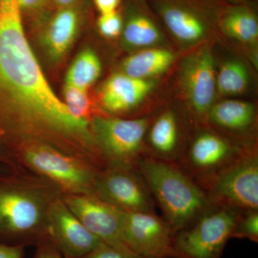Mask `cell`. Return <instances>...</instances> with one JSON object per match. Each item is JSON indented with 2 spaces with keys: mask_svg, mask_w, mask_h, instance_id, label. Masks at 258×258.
<instances>
[{
  "mask_svg": "<svg viewBox=\"0 0 258 258\" xmlns=\"http://www.w3.org/2000/svg\"><path fill=\"white\" fill-rule=\"evenodd\" d=\"M0 144L15 152L46 144L86 163L99 157L89 122L73 116L47 83L17 0H3L0 8Z\"/></svg>",
  "mask_w": 258,
  "mask_h": 258,
  "instance_id": "6da1fadb",
  "label": "cell"
},
{
  "mask_svg": "<svg viewBox=\"0 0 258 258\" xmlns=\"http://www.w3.org/2000/svg\"><path fill=\"white\" fill-rule=\"evenodd\" d=\"M137 166L174 232L191 225L214 205L176 163L144 157Z\"/></svg>",
  "mask_w": 258,
  "mask_h": 258,
  "instance_id": "7a4b0ae2",
  "label": "cell"
},
{
  "mask_svg": "<svg viewBox=\"0 0 258 258\" xmlns=\"http://www.w3.org/2000/svg\"><path fill=\"white\" fill-rule=\"evenodd\" d=\"M57 197L45 185L0 175V237L47 232V215Z\"/></svg>",
  "mask_w": 258,
  "mask_h": 258,
  "instance_id": "3957f363",
  "label": "cell"
},
{
  "mask_svg": "<svg viewBox=\"0 0 258 258\" xmlns=\"http://www.w3.org/2000/svg\"><path fill=\"white\" fill-rule=\"evenodd\" d=\"M215 205L238 211L258 210V152L246 145L230 163L199 184Z\"/></svg>",
  "mask_w": 258,
  "mask_h": 258,
  "instance_id": "277c9868",
  "label": "cell"
},
{
  "mask_svg": "<svg viewBox=\"0 0 258 258\" xmlns=\"http://www.w3.org/2000/svg\"><path fill=\"white\" fill-rule=\"evenodd\" d=\"M20 160L67 195H93L98 169L77 158L42 144L16 151Z\"/></svg>",
  "mask_w": 258,
  "mask_h": 258,
  "instance_id": "5b68a950",
  "label": "cell"
},
{
  "mask_svg": "<svg viewBox=\"0 0 258 258\" xmlns=\"http://www.w3.org/2000/svg\"><path fill=\"white\" fill-rule=\"evenodd\" d=\"M240 212L214 204L193 223L174 233L173 258H221Z\"/></svg>",
  "mask_w": 258,
  "mask_h": 258,
  "instance_id": "8992f818",
  "label": "cell"
},
{
  "mask_svg": "<svg viewBox=\"0 0 258 258\" xmlns=\"http://www.w3.org/2000/svg\"><path fill=\"white\" fill-rule=\"evenodd\" d=\"M151 120L98 115L90 121L95 144L108 164L137 166L144 157V141Z\"/></svg>",
  "mask_w": 258,
  "mask_h": 258,
  "instance_id": "52a82bcc",
  "label": "cell"
},
{
  "mask_svg": "<svg viewBox=\"0 0 258 258\" xmlns=\"http://www.w3.org/2000/svg\"><path fill=\"white\" fill-rule=\"evenodd\" d=\"M93 196L122 212H155L156 203L138 166L108 164L98 171Z\"/></svg>",
  "mask_w": 258,
  "mask_h": 258,
  "instance_id": "ba28073f",
  "label": "cell"
},
{
  "mask_svg": "<svg viewBox=\"0 0 258 258\" xmlns=\"http://www.w3.org/2000/svg\"><path fill=\"white\" fill-rule=\"evenodd\" d=\"M246 145H237L215 131L202 130L185 145L176 164L199 184L227 165Z\"/></svg>",
  "mask_w": 258,
  "mask_h": 258,
  "instance_id": "9c48e42d",
  "label": "cell"
},
{
  "mask_svg": "<svg viewBox=\"0 0 258 258\" xmlns=\"http://www.w3.org/2000/svg\"><path fill=\"white\" fill-rule=\"evenodd\" d=\"M175 232L156 212H123V243L136 255L143 258H173Z\"/></svg>",
  "mask_w": 258,
  "mask_h": 258,
  "instance_id": "30bf717a",
  "label": "cell"
},
{
  "mask_svg": "<svg viewBox=\"0 0 258 258\" xmlns=\"http://www.w3.org/2000/svg\"><path fill=\"white\" fill-rule=\"evenodd\" d=\"M215 58L208 47L186 57L181 71V83L186 100L198 121H206L215 104L217 92Z\"/></svg>",
  "mask_w": 258,
  "mask_h": 258,
  "instance_id": "8fae6325",
  "label": "cell"
},
{
  "mask_svg": "<svg viewBox=\"0 0 258 258\" xmlns=\"http://www.w3.org/2000/svg\"><path fill=\"white\" fill-rule=\"evenodd\" d=\"M47 220V233L66 257L85 258L105 244L83 225L60 196L51 204Z\"/></svg>",
  "mask_w": 258,
  "mask_h": 258,
  "instance_id": "7c38bea8",
  "label": "cell"
},
{
  "mask_svg": "<svg viewBox=\"0 0 258 258\" xmlns=\"http://www.w3.org/2000/svg\"><path fill=\"white\" fill-rule=\"evenodd\" d=\"M62 199L83 225L103 243L131 252L122 237L123 212L93 195H67Z\"/></svg>",
  "mask_w": 258,
  "mask_h": 258,
  "instance_id": "4fadbf2b",
  "label": "cell"
},
{
  "mask_svg": "<svg viewBox=\"0 0 258 258\" xmlns=\"http://www.w3.org/2000/svg\"><path fill=\"white\" fill-rule=\"evenodd\" d=\"M184 147L175 112L167 110L150 121L144 141V157L177 163Z\"/></svg>",
  "mask_w": 258,
  "mask_h": 258,
  "instance_id": "5bb4252c",
  "label": "cell"
},
{
  "mask_svg": "<svg viewBox=\"0 0 258 258\" xmlns=\"http://www.w3.org/2000/svg\"><path fill=\"white\" fill-rule=\"evenodd\" d=\"M154 84L149 80L116 74L109 78L100 91V101L105 111L122 114L137 109L152 91Z\"/></svg>",
  "mask_w": 258,
  "mask_h": 258,
  "instance_id": "9a60e30c",
  "label": "cell"
},
{
  "mask_svg": "<svg viewBox=\"0 0 258 258\" xmlns=\"http://www.w3.org/2000/svg\"><path fill=\"white\" fill-rule=\"evenodd\" d=\"M81 15L76 6L57 10L49 18L42 34V44L54 62L64 57L79 31Z\"/></svg>",
  "mask_w": 258,
  "mask_h": 258,
  "instance_id": "2e32d148",
  "label": "cell"
},
{
  "mask_svg": "<svg viewBox=\"0 0 258 258\" xmlns=\"http://www.w3.org/2000/svg\"><path fill=\"white\" fill-rule=\"evenodd\" d=\"M159 12L166 28L180 41L198 42L208 32V23L203 15L182 3L163 0L159 3Z\"/></svg>",
  "mask_w": 258,
  "mask_h": 258,
  "instance_id": "e0dca14e",
  "label": "cell"
},
{
  "mask_svg": "<svg viewBox=\"0 0 258 258\" xmlns=\"http://www.w3.org/2000/svg\"><path fill=\"white\" fill-rule=\"evenodd\" d=\"M255 118V107L252 103L225 100L214 104L205 122L227 133L242 135L252 130Z\"/></svg>",
  "mask_w": 258,
  "mask_h": 258,
  "instance_id": "ac0fdd59",
  "label": "cell"
},
{
  "mask_svg": "<svg viewBox=\"0 0 258 258\" xmlns=\"http://www.w3.org/2000/svg\"><path fill=\"white\" fill-rule=\"evenodd\" d=\"M174 59V54L166 49H145L125 59L123 74L136 79L148 80L167 71Z\"/></svg>",
  "mask_w": 258,
  "mask_h": 258,
  "instance_id": "d6986e66",
  "label": "cell"
},
{
  "mask_svg": "<svg viewBox=\"0 0 258 258\" xmlns=\"http://www.w3.org/2000/svg\"><path fill=\"white\" fill-rule=\"evenodd\" d=\"M220 27L227 36L242 42H254L258 37V22L253 12L244 6L232 7L220 18Z\"/></svg>",
  "mask_w": 258,
  "mask_h": 258,
  "instance_id": "ffe728a7",
  "label": "cell"
},
{
  "mask_svg": "<svg viewBox=\"0 0 258 258\" xmlns=\"http://www.w3.org/2000/svg\"><path fill=\"white\" fill-rule=\"evenodd\" d=\"M123 37L129 47H147L161 40V33L150 17L139 10H133L123 25Z\"/></svg>",
  "mask_w": 258,
  "mask_h": 258,
  "instance_id": "44dd1931",
  "label": "cell"
},
{
  "mask_svg": "<svg viewBox=\"0 0 258 258\" xmlns=\"http://www.w3.org/2000/svg\"><path fill=\"white\" fill-rule=\"evenodd\" d=\"M101 62L96 52L90 48L81 51L70 66L66 84L87 90L101 74Z\"/></svg>",
  "mask_w": 258,
  "mask_h": 258,
  "instance_id": "7402d4cb",
  "label": "cell"
},
{
  "mask_svg": "<svg viewBox=\"0 0 258 258\" xmlns=\"http://www.w3.org/2000/svg\"><path fill=\"white\" fill-rule=\"evenodd\" d=\"M217 91L232 96L244 92L249 84L247 70L240 61L228 60L222 64L216 76Z\"/></svg>",
  "mask_w": 258,
  "mask_h": 258,
  "instance_id": "603a6c76",
  "label": "cell"
},
{
  "mask_svg": "<svg viewBox=\"0 0 258 258\" xmlns=\"http://www.w3.org/2000/svg\"><path fill=\"white\" fill-rule=\"evenodd\" d=\"M62 93L64 97L62 102L75 118L90 123L93 117L96 116L93 113V103L88 94L87 90L66 83Z\"/></svg>",
  "mask_w": 258,
  "mask_h": 258,
  "instance_id": "cb8c5ba5",
  "label": "cell"
},
{
  "mask_svg": "<svg viewBox=\"0 0 258 258\" xmlns=\"http://www.w3.org/2000/svg\"><path fill=\"white\" fill-rule=\"evenodd\" d=\"M231 238L248 239L258 242V210L240 211Z\"/></svg>",
  "mask_w": 258,
  "mask_h": 258,
  "instance_id": "d4e9b609",
  "label": "cell"
},
{
  "mask_svg": "<svg viewBox=\"0 0 258 258\" xmlns=\"http://www.w3.org/2000/svg\"><path fill=\"white\" fill-rule=\"evenodd\" d=\"M97 25L102 35L108 38H115L119 36L123 30V18L118 11L109 14L101 15L97 22Z\"/></svg>",
  "mask_w": 258,
  "mask_h": 258,
  "instance_id": "484cf974",
  "label": "cell"
},
{
  "mask_svg": "<svg viewBox=\"0 0 258 258\" xmlns=\"http://www.w3.org/2000/svg\"><path fill=\"white\" fill-rule=\"evenodd\" d=\"M134 254L129 251L103 244L85 258H134Z\"/></svg>",
  "mask_w": 258,
  "mask_h": 258,
  "instance_id": "4316f807",
  "label": "cell"
},
{
  "mask_svg": "<svg viewBox=\"0 0 258 258\" xmlns=\"http://www.w3.org/2000/svg\"><path fill=\"white\" fill-rule=\"evenodd\" d=\"M23 246L0 242V258H23Z\"/></svg>",
  "mask_w": 258,
  "mask_h": 258,
  "instance_id": "83f0119b",
  "label": "cell"
},
{
  "mask_svg": "<svg viewBox=\"0 0 258 258\" xmlns=\"http://www.w3.org/2000/svg\"><path fill=\"white\" fill-rule=\"evenodd\" d=\"M97 10L101 15L109 14L117 11L120 0H93Z\"/></svg>",
  "mask_w": 258,
  "mask_h": 258,
  "instance_id": "f1b7e54d",
  "label": "cell"
},
{
  "mask_svg": "<svg viewBox=\"0 0 258 258\" xmlns=\"http://www.w3.org/2000/svg\"><path fill=\"white\" fill-rule=\"evenodd\" d=\"M33 258H64L57 252V249L50 245H42L37 249Z\"/></svg>",
  "mask_w": 258,
  "mask_h": 258,
  "instance_id": "f546056e",
  "label": "cell"
},
{
  "mask_svg": "<svg viewBox=\"0 0 258 258\" xmlns=\"http://www.w3.org/2000/svg\"><path fill=\"white\" fill-rule=\"evenodd\" d=\"M78 1L79 0H50L51 3L57 7V9L76 6Z\"/></svg>",
  "mask_w": 258,
  "mask_h": 258,
  "instance_id": "4dcf8cb0",
  "label": "cell"
},
{
  "mask_svg": "<svg viewBox=\"0 0 258 258\" xmlns=\"http://www.w3.org/2000/svg\"><path fill=\"white\" fill-rule=\"evenodd\" d=\"M10 159V156L7 152L6 149L0 144V162L5 163V164H9L11 163Z\"/></svg>",
  "mask_w": 258,
  "mask_h": 258,
  "instance_id": "1f68e13d",
  "label": "cell"
},
{
  "mask_svg": "<svg viewBox=\"0 0 258 258\" xmlns=\"http://www.w3.org/2000/svg\"><path fill=\"white\" fill-rule=\"evenodd\" d=\"M134 258H143V257H140V256L136 255V254H134Z\"/></svg>",
  "mask_w": 258,
  "mask_h": 258,
  "instance_id": "d6a6232c",
  "label": "cell"
},
{
  "mask_svg": "<svg viewBox=\"0 0 258 258\" xmlns=\"http://www.w3.org/2000/svg\"><path fill=\"white\" fill-rule=\"evenodd\" d=\"M2 1H3V0H0V8H1Z\"/></svg>",
  "mask_w": 258,
  "mask_h": 258,
  "instance_id": "836d02e7",
  "label": "cell"
}]
</instances>
